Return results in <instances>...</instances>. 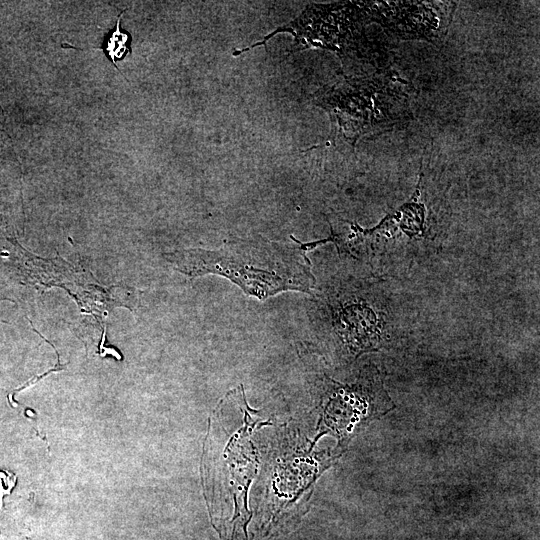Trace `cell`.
<instances>
[{"mask_svg":"<svg viewBox=\"0 0 540 540\" xmlns=\"http://www.w3.org/2000/svg\"><path fill=\"white\" fill-rule=\"evenodd\" d=\"M291 238L299 245L238 239L217 250H182L167 258L188 276L221 275L260 300L289 290L311 293L316 280L310 261L299 241Z\"/></svg>","mask_w":540,"mask_h":540,"instance_id":"obj_1","label":"cell"},{"mask_svg":"<svg viewBox=\"0 0 540 540\" xmlns=\"http://www.w3.org/2000/svg\"><path fill=\"white\" fill-rule=\"evenodd\" d=\"M123 12L118 16L114 30L107 34L101 47L116 68H118L117 61L122 60L127 54H130V48L127 44L129 34L120 29V20Z\"/></svg>","mask_w":540,"mask_h":540,"instance_id":"obj_2","label":"cell"}]
</instances>
